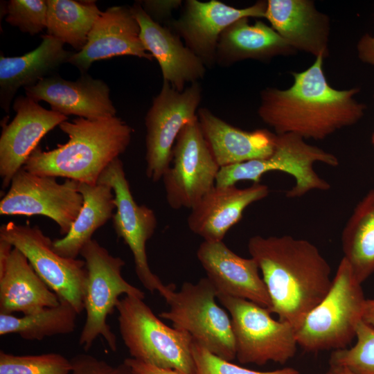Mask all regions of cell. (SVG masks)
<instances>
[{
	"label": "cell",
	"mask_w": 374,
	"mask_h": 374,
	"mask_svg": "<svg viewBox=\"0 0 374 374\" xmlns=\"http://www.w3.org/2000/svg\"><path fill=\"white\" fill-rule=\"evenodd\" d=\"M247 248L267 287L269 312L296 330L331 287L329 263L311 242L289 235H253Z\"/></svg>",
	"instance_id": "obj_1"
},
{
	"label": "cell",
	"mask_w": 374,
	"mask_h": 374,
	"mask_svg": "<svg viewBox=\"0 0 374 374\" xmlns=\"http://www.w3.org/2000/svg\"><path fill=\"white\" fill-rule=\"evenodd\" d=\"M323 60L317 57L306 70L292 73L290 88L261 92L258 114L275 134L321 140L362 117L365 106L354 98L359 89L332 88L323 73Z\"/></svg>",
	"instance_id": "obj_2"
},
{
	"label": "cell",
	"mask_w": 374,
	"mask_h": 374,
	"mask_svg": "<svg viewBox=\"0 0 374 374\" xmlns=\"http://www.w3.org/2000/svg\"><path fill=\"white\" fill-rule=\"evenodd\" d=\"M66 143L48 151L37 147L23 168L33 174L96 184L104 170L127 148L133 129L121 118L82 117L59 125Z\"/></svg>",
	"instance_id": "obj_3"
},
{
	"label": "cell",
	"mask_w": 374,
	"mask_h": 374,
	"mask_svg": "<svg viewBox=\"0 0 374 374\" xmlns=\"http://www.w3.org/2000/svg\"><path fill=\"white\" fill-rule=\"evenodd\" d=\"M116 310L119 332L131 357L179 374H195L188 332L161 321L139 297L125 296Z\"/></svg>",
	"instance_id": "obj_4"
},
{
	"label": "cell",
	"mask_w": 374,
	"mask_h": 374,
	"mask_svg": "<svg viewBox=\"0 0 374 374\" xmlns=\"http://www.w3.org/2000/svg\"><path fill=\"white\" fill-rule=\"evenodd\" d=\"M366 300L362 283L342 258L329 292L296 330L298 346L308 352L347 348L362 321Z\"/></svg>",
	"instance_id": "obj_5"
},
{
	"label": "cell",
	"mask_w": 374,
	"mask_h": 374,
	"mask_svg": "<svg viewBox=\"0 0 374 374\" xmlns=\"http://www.w3.org/2000/svg\"><path fill=\"white\" fill-rule=\"evenodd\" d=\"M80 255L85 262L87 276L84 293L86 318L79 344L87 351L97 338L102 337L114 352L117 339L107 322V317L116 310L121 295L144 299V292L123 277L124 260L112 256L96 240L89 241Z\"/></svg>",
	"instance_id": "obj_6"
},
{
	"label": "cell",
	"mask_w": 374,
	"mask_h": 374,
	"mask_svg": "<svg viewBox=\"0 0 374 374\" xmlns=\"http://www.w3.org/2000/svg\"><path fill=\"white\" fill-rule=\"evenodd\" d=\"M217 295L206 277L195 283L184 282L178 291L170 285L163 296L169 308L159 316L188 332L211 353L231 362L235 358L231 320L216 302Z\"/></svg>",
	"instance_id": "obj_7"
},
{
	"label": "cell",
	"mask_w": 374,
	"mask_h": 374,
	"mask_svg": "<svg viewBox=\"0 0 374 374\" xmlns=\"http://www.w3.org/2000/svg\"><path fill=\"white\" fill-rule=\"evenodd\" d=\"M323 163L337 167L338 158L333 154L310 145L301 136L287 133L276 134L274 150L267 157L220 168L215 186H233L242 181L260 183L262 175L271 171L285 172L295 184L286 192L288 198H298L312 190H327L330 184L314 170V164Z\"/></svg>",
	"instance_id": "obj_8"
},
{
	"label": "cell",
	"mask_w": 374,
	"mask_h": 374,
	"mask_svg": "<svg viewBox=\"0 0 374 374\" xmlns=\"http://www.w3.org/2000/svg\"><path fill=\"white\" fill-rule=\"evenodd\" d=\"M217 297L230 315L240 363L284 364L295 355L296 329L290 323L274 319L268 309L250 301L222 294Z\"/></svg>",
	"instance_id": "obj_9"
},
{
	"label": "cell",
	"mask_w": 374,
	"mask_h": 374,
	"mask_svg": "<svg viewBox=\"0 0 374 374\" xmlns=\"http://www.w3.org/2000/svg\"><path fill=\"white\" fill-rule=\"evenodd\" d=\"M0 240L11 244L28 259L38 276L80 314L84 310L87 271L84 260L63 257L53 248V240L37 226L9 222L0 226Z\"/></svg>",
	"instance_id": "obj_10"
},
{
	"label": "cell",
	"mask_w": 374,
	"mask_h": 374,
	"mask_svg": "<svg viewBox=\"0 0 374 374\" xmlns=\"http://www.w3.org/2000/svg\"><path fill=\"white\" fill-rule=\"evenodd\" d=\"M201 98L198 82L179 91L163 81L145 118V174L153 182L161 179L170 168L177 136L187 123L197 118Z\"/></svg>",
	"instance_id": "obj_11"
},
{
	"label": "cell",
	"mask_w": 374,
	"mask_h": 374,
	"mask_svg": "<svg viewBox=\"0 0 374 374\" xmlns=\"http://www.w3.org/2000/svg\"><path fill=\"white\" fill-rule=\"evenodd\" d=\"M80 182L30 172L23 168L0 201L1 215H42L53 220L61 235L70 231L83 204Z\"/></svg>",
	"instance_id": "obj_12"
},
{
	"label": "cell",
	"mask_w": 374,
	"mask_h": 374,
	"mask_svg": "<svg viewBox=\"0 0 374 374\" xmlns=\"http://www.w3.org/2000/svg\"><path fill=\"white\" fill-rule=\"evenodd\" d=\"M98 183L107 184L113 190L116 204V212L112 219L113 227L133 255L138 278L150 292H158L163 296L170 285H164L152 271L146 252V243L157 226L154 211L135 202L120 158L114 159L104 170Z\"/></svg>",
	"instance_id": "obj_13"
},
{
	"label": "cell",
	"mask_w": 374,
	"mask_h": 374,
	"mask_svg": "<svg viewBox=\"0 0 374 374\" xmlns=\"http://www.w3.org/2000/svg\"><path fill=\"white\" fill-rule=\"evenodd\" d=\"M171 163L162 178L168 204L176 210L190 209L215 185L220 169L204 139L198 118L181 130Z\"/></svg>",
	"instance_id": "obj_14"
},
{
	"label": "cell",
	"mask_w": 374,
	"mask_h": 374,
	"mask_svg": "<svg viewBox=\"0 0 374 374\" xmlns=\"http://www.w3.org/2000/svg\"><path fill=\"white\" fill-rule=\"evenodd\" d=\"M267 1L237 8L211 0L206 2L188 0L181 16L173 21L177 35L206 66L216 62L218 41L223 31L242 18H265Z\"/></svg>",
	"instance_id": "obj_15"
},
{
	"label": "cell",
	"mask_w": 374,
	"mask_h": 374,
	"mask_svg": "<svg viewBox=\"0 0 374 374\" xmlns=\"http://www.w3.org/2000/svg\"><path fill=\"white\" fill-rule=\"evenodd\" d=\"M12 107L16 115L2 125L0 136V177L1 187L10 186L40 140L68 116L48 110L27 96H19Z\"/></svg>",
	"instance_id": "obj_16"
},
{
	"label": "cell",
	"mask_w": 374,
	"mask_h": 374,
	"mask_svg": "<svg viewBox=\"0 0 374 374\" xmlns=\"http://www.w3.org/2000/svg\"><path fill=\"white\" fill-rule=\"evenodd\" d=\"M197 257L217 294L246 299L270 310L267 287L253 258L238 256L223 241H203Z\"/></svg>",
	"instance_id": "obj_17"
},
{
	"label": "cell",
	"mask_w": 374,
	"mask_h": 374,
	"mask_svg": "<svg viewBox=\"0 0 374 374\" xmlns=\"http://www.w3.org/2000/svg\"><path fill=\"white\" fill-rule=\"evenodd\" d=\"M24 89L28 97L37 103L45 101L51 110L66 116L75 115L91 120L116 116L109 86L87 73L75 81L52 75Z\"/></svg>",
	"instance_id": "obj_18"
},
{
	"label": "cell",
	"mask_w": 374,
	"mask_h": 374,
	"mask_svg": "<svg viewBox=\"0 0 374 374\" xmlns=\"http://www.w3.org/2000/svg\"><path fill=\"white\" fill-rule=\"evenodd\" d=\"M120 55L153 59L140 37V26L130 8L112 6L103 12L91 30L84 48L74 53L68 63L82 74L93 62Z\"/></svg>",
	"instance_id": "obj_19"
},
{
	"label": "cell",
	"mask_w": 374,
	"mask_h": 374,
	"mask_svg": "<svg viewBox=\"0 0 374 374\" xmlns=\"http://www.w3.org/2000/svg\"><path fill=\"white\" fill-rule=\"evenodd\" d=\"M140 26V37L145 50L155 58L163 81L183 91L187 83L197 82L206 73V65L177 34L161 26L144 10L141 3L130 8Z\"/></svg>",
	"instance_id": "obj_20"
},
{
	"label": "cell",
	"mask_w": 374,
	"mask_h": 374,
	"mask_svg": "<svg viewBox=\"0 0 374 374\" xmlns=\"http://www.w3.org/2000/svg\"><path fill=\"white\" fill-rule=\"evenodd\" d=\"M269 193L268 186L260 183L244 188L215 185L190 208L188 226L204 241H222L229 230L242 219L244 210Z\"/></svg>",
	"instance_id": "obj_21"
},
{
	"label": "cell",
	"mask_w": 374,
	"mask_h": 374,
	"mask_svg": "<svg viewBox=\"0 0 374 374\" xmlns=\"http://www.w3.org/2000/svg\"><path fill=\"white\" fill-rule=\"evenodd\" d=\"M265 18L296 51L328 56L330 19L312 1L268 0Z\"/></svg>",
	"instance_id": "obj_22"
},
{
	"label": "cell",
	"mask_w": 374,
	"mask_h": 374,
	"mask_svg": "<svg viewBox=\"0 0 374 374\" xmlns=\"http://www.w3.org/2000/svg\"><path fill=\"white\" fill-rule=\"evenodd\" d=\"M197 118L204 139L220 168L265 158L274 150L276 134L268 130L239 129L205 107L198 109Z\"/></svg>",
	"instance_id": "obj_23"
},
{
	"label": "cell",
	"mask_w": 374,
	"mask_h": 374,
	"mask_svg": "<svg viewBox=\"0 0 374 374\" xmlns=\"http://www.w3.org/2000/svg\"><path fill=\"white\" fill-rule=\"evenodd\" d=\"M75 52L65 50L64 44L48 34L33 51L17 57L0 56V105L9 112L11 102L21 87L37 84L51 75Z\"/></svg>",
	"instance_id": "obj_24"
},
{
	"label": "cell",
	"mask_w": 374,
	"mask_h": 374,
	"mask_svg": "<svg viewBox=\"0 0 374 374\" xmlns=\"http://www.w3.org/2000/svg\"><path fill=\"white\" fill-rule=\"evenodd\" d=\"M60 302L26 257L13 247L7 266L0 274V314H32Z\"/></svg>",
	"instance_id": "obj_25"
},
{
	"label": "cell",
	"mask_w": 374,
	"mask_h": 374,
	"mask_svg": "<svg viewBox=\"0 0 374 374\" xmlns=\"http://www.w3.org/2000/svg\"><path fill=\"white\" fill-rule=\"evenodd\" d=\"M295 52L272 27L262 21L250 24L249 18H242L221 34L216 62L227 66L247 59L265 61Z\"/></svg>",
	"instance_id": "obj_26"
},
{
	"label": "cell",
	"mask_w": 374,
	"mask_h": 374,
	"mask_svg": "<svg viewBox=\"0 0 374 374\" xmlns=\"http://www.w3.org/2000/svg\"><path fill=\"white\" fill-rule=\"evenodd\" d=\"M79 191L83 197L79 214L69 233L53 240L54 251L69 258H77L95 231L112 219L116 209L113 190L107 184L80 183Z\"/></svg>",
	"instance_id": "obj_27"
},
{
	"label": "cell",
	"mask_w": 374,
	"mask_h": 374,
	"mask_svg": "<svg viewBox=\"0 0 374 374\" xmlns=\"http://www.w3.org/2000/svg\"><path fill=\"white\" fill-rule=\"evenodd\" d=\"M344 258L362 283L374 273V190L356 205L341 235Z\"/></svg>",
	"instance_id": "obj_28"
},
{
	"label": "cell",
	"mask_w": 374,
	"mask_h": 374,
	"mask_svg": "<svg viewBox=\"0 0 374 374\" xmlns=\"http://www.w3.org/2000/svg\"><path fill=\"white\" fill-rule=\"evenodd\" d=\"M47 34L78 52L86 46L88 37L101 12L95 1L47 0Z\"/></svg>",
	"instance_id": "obj_29"
},
{
	"label": "cell",
	"mask_w": 374,
	"mask_h": 374,
	"mask_svg": "<svg viewBox=\"0 0 374 374\" xmlns=\"http://www.w3.org/2000/svg\"><path fill=\"white\" fill-rule=\"evenodd\" d=\"M79 314L71 303L63 300L55 306L19 317L0 314V335L17 334L26 340H42L70 334L76 327Z\"/></svg>",
	"instance_id": "obj_30"
},
{
	"label": "cell",
	"mask_w": 374,
	"mask_h": 374,
	"mask_svg": "<svg viewBox=\"0 0 374 374\" xmlns=\"http://www.w3.org/2000/svg\"><path fill=\"white\" fill-rule=\"evenodd\" d=\"M71 359L57 353L16 355L0 351V374H70Z\"/></svg>",
	"instance_id": "obj_31"
},
{
	"label": "cell",
	"mask_w": 374,
	"mask_h": 374,
	"mask_svg": "<svg viewBox=\"0 0 374 374\" xmlns=\"http://www.w3.org/2000/svg\"><path fill=\"white\" fill-rule=\"evenodd\" d=\"M355 338L353 347L334 350L330 364L344 366L355 374H374V328L362 321Z\"/></svg>",
	"instance_id": "obj_32"
},
{
	"label": "cell",
	"mask_w": 374,
	"mask_h": 374,
	"mask_svg": "<svg viewBox=\"0 0 374 374\" xmlns=\"http://www.w3.org/2000/svg\"><path fill=\"white\" fill-rule=\"evenodd\" d=\"M46 0H10L6 7V21L31 35L46 28Z\"/></svg>",
	"instance_id": "obj_33"
},
{
	"label": "cell",
	"mask_w": 374,
	"mask_h": 374,
	"mask_svg": "<svg viewBox=\"0 0 374 374\" xmlns=\"http://www.w3.org/2000/svg\"><path fill=\"white\" fill-rule=\"evenodd\" d=\"M192 354L195 374H299L296 369L290 367L269 371L246 368L211 353L193 339Z\"/></svg>",
	"instance_id": "obj_34"
},
{
	"label": "cell",
	"mask_w": 374,
	"mask_h": 374,
	"mask_svg": "<svg viewBox=\"0 0 374 374\" xmlns=\"http://www.w3.org/2000/svg\"><path fill=\"white\" fill-rule=\"evenodd\" d=\"M70 374H134L124 363L112 365L88 354H78L71 359Z\"/></svg>",
	"instance_id": "obj_35"
},
{
	"label": "cell",
	"mask_w": 374,
	"mask_h": 374,
	"mask_svg": "<svg viewBox=\"0 0 374 374\" xmlns=\"http://www.w3.org/2000/svg\"><path fill=\"white\" fill-rule=\"evenodd\" d=\"M142 6L151 18L169 15L172 9L177 7L180 1H145Z\"/></svg>",
	"instance_id": "obj_36"
},
{
	"label": "cell",
	"mask_w": 374,
	"mask_h": 374,
	"mask_svg": "<svg viewBox=\"0 0 374 374\" xmlns=\"http://www.w3.org/2000/svg\"><path fill=\"white\" fill-rule=\"evenodd\" d=\"M123 363L126 364L134 374H179L174 371L158 368L132 357L125 359Z\"/></svg>",
	"instance_id": "obj_37"
},
{
	"label": "cell",
	"mask_w": 374,
	"mask_h": 374,
	"mask_svg": "<svg viewBox=\"0 0 374 374\" xmlns=\"http://www.w3.org/2000/svg\"><path fill=\"white\" fill-rule=\"evenodd\" d=\"M357 52L362 61L374 66V35H364L358 42Z\"/></svg>",
	"instance_id": "obj_38"
},
{
	"label": "cell",
	"mask_w": 374,
	"mask_h": 374,
	"mask_svg": "<svg viewBox=\"0 0 374 374\" xmlns=\"http://www.w3.org/2000/svg\"><path fill=\"white\" fill-rule=\"evenodd\" d=\"M13 246L9 242L0 240V274H3L9 260Z\"/></svg>",
	"instance_id": "obj_39"
},
{
	"label": "cell",
	"mask_w": 374,
	"mask_h": 374,
	"mask_svg": "<svg viewBox=\"0 0 374 374\" xmlns=\"http://www.w3.org/2000/svg\"><path fill=\"white\" fill-rule=\"evenodd\" d=\"M362 321L374 328V299L366 300Z\"/></svg>",
	"instance_id": "obj_40"
},
{
	"label": "cell",
	"mask_w": 374,
	"mask_h": 374,
	"mask_svg": "<svg viewBox=\"0 0 374 374\" xmlns=\"http://www.w3.org/2000/svg\"><path fill=\"white\" fill-rule=\"evenodd\" d=\"M326 374H355L349 368L335 364H330V367Z\"/></svg>",
	"instance_id": "obj_41"
},
{
	"label": "cell",
	"mask_w": 374,
	"mask_h": 374,
	"mask_svg": "<svg viewBox=\"0 0 374 374\" xmlns=\"http://www.w3.org/2000/svg\"><path fill=\"white\" fill-rule=\"evenodd\" d=\"M372 141H373V143L374 144V134H373V136H372Z\"/></svg>",
	"instance_id": "obj_42"
}]
</instances>
